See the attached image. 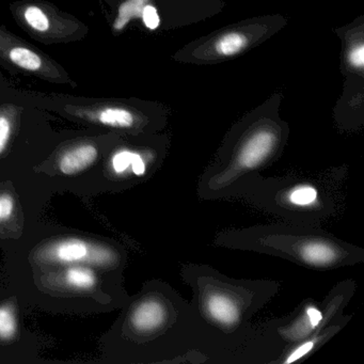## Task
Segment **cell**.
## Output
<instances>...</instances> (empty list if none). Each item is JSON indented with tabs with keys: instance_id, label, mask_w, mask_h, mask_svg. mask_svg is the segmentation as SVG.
<instances>
[{
	"instance_id": "obj_11",
	"label": "cell",
	"mask_w": 364,
	"mask_h": 364,
	"mask_svg": "<svg viewBox=\"0 0 364 364\" xmlns=\"http://www.w3.org/2000/svg\"><path fill=\"white\" fill-rule=\"evenodd\" d=\"M65 280L68 284L76 289H91L97 284V274L90 268L71 267L65 272Z\"/></svg>"
},
{
	"instance_id": "obj_4",
	"label": "cell",
	"mask_w": 364,
	"mask_h": 364,
	"mask_svg": "<svg viewBox=\"0 0 364 364\" xmlns=\"http://www.w3.org/2000/svg\"><path fill=\"white\" fill-rule=\"evenodd\" d=\"M344 167L259 176L240 198L268 214L295 225L321 227L342 212L345 203Z\"/></svg>"
},
{
	"instance_id": "obj_8",
	"label": "cell",
	"mask_w": 364,
	"mask_h": 364,
	"mask_svg": "<svg viewBox=\"0 0 364 364\" xmlns=\"http://www.w3.org/2000/svg\"><path fill=\"white\" fill-rule=\"evenodd\" d=\"M351 317L353 315L343 313L331 323L319 328L301 342L282 351L272 364H293L308 359L330 342V340H332L350 321Z\"/></svg>"
},
{
	"instance_id": "obj_14",
	"label": "cell",
	"mask_w": 364,
	"mask_h": 364,
	"mask_svg": "<svg viewBox=\"0 0 364 364\" xmlns=\"http://www.w3.org/2000/svg\"><path fill=\"white\" fill-rule=\"evenodd\" d=\"M10 59L22 69L37 71L42 67V59L39 55L24 48H16L10 52Z\"/></svg>"
},
{
	"instance_id": "obj_1",
	"label": "cell",
	"mask_w": 364,
	"mask_h": 364,
	"mask_svg": "<svg viewBox=\"0 0 364 364\" xmlns=\"http://www.w3.org/2000/svg\"><path fill=\"white\" fill-rule=\"evenodd\" d=\"M181 277L193 293L210 364H264L253 317L278 295L280 282L232 278L197 263L184 264Z\"/></svg>"
},
{
	"instance_id": "obj_12",
	"label": "cell",
	"mask_w": 364,
	"mask_h": 364,
	"mask_svg": "<svg viewBox=\"0 0 364 364\" xmlns=\"http://www.w3.org/2000/svg\"><path fill=\"white\" fill-rule=\"evenodd\" d=\"M248 43V40L242 33H231L223 36L216 44V50L223 56H233L242 52Z\"/></svg>"
},
{
	"instance_id": "obj_17",
	"label": "cell",
	"mask_w": 364,
	"mask_h": 364,
	"mask_svg": "<svg viewBox=\"0 0 364 364\" xmlns=\"http://www.w3.org/2000/svg\"><path fill=\"white\" fill-rule=\"evenodd\" d=\"M142 20H144V24L148 27L151 31H154L157 27L159 26V23H161V20H159V14H157L156 9L152 6H146L142 10Z\"/></svg>"
},
{
	"instance_id": "obj_9",
	"label": "cell",
	"mask_w": 364,
	"mask_h": 364,
	"mask_svg": "<svg viewBox=\"0 0 364 364\" xmlns=\"http://www.w3.org/2000/svg\"><path fill=\"white\" fill-rule=\"evenodd\" d=\"M97 157V148L91 144L76 146L60 157L58 163L59 169L65 176H73L92 165Z\"/></svg>"
},
{
	"instance_id": "obj_6",
	"label": "cell",
	"mask_w": 364,
	"mask_h": 364,
	"mask_svg": "<svg viewBox=\"0 0 364 364\" xmlns=\"http://www.w3.org/2000/svg\"><path fill=\"white\" fill-rule=\"evenodd\" d=\"M355 289V281L345 279L336 283L323 300L306 298L289 314L257 323L264 364L274 363L282 351L342 315Z\"/></svg>"
},
{
	"instance_id": "obj_13",
	"label": "cell",
	"mask_w": 364,
	"mask_h": 364,
	"mask_svg": "<svg viewBox=\"0 0 364 364\" xmlns=\"http://www.w3.org/2000/svg\"><path fill=\"white\" fill-rule=\"evenodd\" d=\"M146 1V0H129L123 4L119 9L118 18L114 22V28L116 31H121L129 24L132 18L141 16Z\"/></svg>"
},
{
	"instance_id": "obj_19",
	"label": "cell",
	"mask_w": 364,
	"mask_h": 364,
	"mask_svg": "<svg viewBox=\"0 0 364 364\" xmlns=\"http://www.w3.org/2000/svg\"><path fill=\"white\" fill-rule=\"evenodd\" d=\"M14 201L10 196H0V221L11 217L14 213Z\"/></svg>"
},
{
	"instance_id": "obj_20",
	"label": "cell",
	"mask_w": 364,
	"mask_h": 364,
	"mask_svg": "<svg viewBox=\"0 0 364 364\" xmlns=\"http://www.w3.org/2000/svg\"><path fill=\"white\" fill-rule=\"evenodd\" d=\"M351 65L355 67L361 68L364 63V48L363 46H360L359 48H355L351 52L350 57Z\"/></svg>"
},
{
	"instance_id": "obj_15",
	"label": "cell",
	"mask_w": 364,
	"mask_h": 364,
	"mask_svg": "<svg viewBox=\"0 0 364 364\" xmlns=\"http://www.w3.org/2000/svg\"><path fill=\"white\" fill-rule=\"evenodd\" d=\"M18 330L16 315L8 306L0 308V338L9 340L14 338Z\"/></svg>"
},
{
	"instance_id": "obj_5",
	"label": "cell",
	"mask_w": 364,
	"mask_h": 364,
	"mask_svg": "<svg viewBox=\"0 0 364 364\" xmlns=\"http://www.w3.org/2000/svg\"><path fill=\"white\" fill-rule=\"evenodd\" d=\"M284 137L274 123L251 127L233 138L206 166L197 183V193L204 201L240 198L262 171L279 161Z\"/></svg>"
},
{
	"instance_id": "obj_7",
	"label": "cell",
	"mask_w": 364,
	"mask_h": 364,
	"mask_svg": "<svg viewBox=\"0 0 364 364\" xmlns=\"http://www.w3.org/2000/svg\"><path fill=\"white\" fill-rule=\"evenodd\" d=\"M40 257L50 263L75 264L90 262L101 266L114 267L120 264L121 257L114 249L89 244L82 240H61L40 252Z\"/></svg>"
},
{
	"instance_id": "obj_10",
	"label": "cell",
	"mask_w": 364,
	"mask_h": 364,
	"mask_svg": "<svg viewBox=\"0 0 364 364\" xmlns=\"http://www.w3.org/2000/svg\"><path fill=\"white\" fill-rule=\"evenodd\" d=\"M102 124L114 129H132L135 125V117L131 112L122 108H107L99 114Z\"/></svg>"
},
{
	"instance_id": "obj_3",
	"label": "cell",
	"mask_w": 364,
	"mask_h": 364,
	"mask_svg": "<svg viewBox=\"0 0 364 364\" xmlns=\"http://www.w3.org/2000/svg\"><path fill=\"white\" fill-rule=\"evenodd\" d=\"M213 245L287 259L315 270H336L364 262V249L321 227L289 223L223 230Z\"/></svg>"
},
{
	"instance_id": "obj_18",
	"label": "cell",
	"mask_w": 364,
	"mask_h": 364,
	"mask_svg": "<svg viewBox=\"0 0 364 364\" xmlns=\"http://www.w3.org/2000/svg\"><path fill=\"white\" fill-rule=\"evenodd\" d=\"M11 134V124L7 117L0 116V154L5 151Z\"/></svg>"
},
{
	"instance_id": "obj_2",
	"label": "cell",
	"mask_w": 364,
	"mask_h": 364,
	"mask_svg": "<svg viewBox=\"0 0 364 364\" xmlns=\"http://www.w3.org/2000/svg\"><path fill=\"white\" fill-rule=\"evenodd\" d=\"M127 329L144 362L210 364L193 304L165 281L144 287L127 311Z\"/></svg>"
},
{
	"instance_id": "obj_16",
	"label": "cell",
	"mask_w": 364,
	"mask_h": 364,
	"mask_svg": "<svg viewBox=\"0 0 364 364\" xmlns=\"http://www.w3.org/2000/svg\"><path fill=\"white\" fill-rule=\"evenodd\" d=\"M24 18L27 24L35 31H39V33H46L50 28V21L40 8H27L25 10Z\"/></svg>"
}]
</instances>
